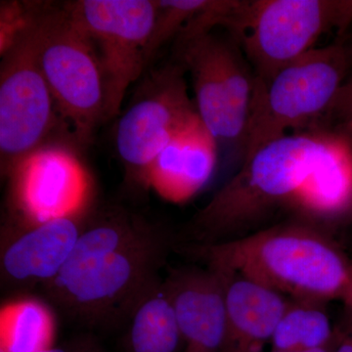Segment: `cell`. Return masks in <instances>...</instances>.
<instances>
[{
    "mask_svg": "<svg viewBox=\"0 0 352 352\" xmlns=\"http://www.w3.org/2000/svg\"><path fill=\"white\" fill-rule=\"evenodd\" d=\"M351 63L352 43L340 38L308 51L267 83L256 78L245 157L289 131H314L349 76Z\"/></svg>",
    "mask_w": 352,
    "mask_h": 352,
    "instance_id": "obj_4",
    "label": "cell"
},
{
    "mask_svg": "<svg viewBox=\"0 0 352 352\" xmlns=\"http://www.w3.org/2000/svg\"><path fill=\"white\" fill-rule=\"evenodd\" d=\"M314 131L325 132L352 144V73L342 83Z\"/></svg>",
    "mask_w": 352,
    "mask_h": 352,
    "instance_id": "obj_22",
    "label": "cell"
},
{
    "mask_svg": "<svg viewBox=\"0 0 352 352\" xmlns=\"http://www.w3.org/2000/svg\"><path fill=\"white\" fill-rule=\"evenodd\" d=\"M186 74L175 59L148 74L118 120V155L127 176L143 184L157 155L199 116L190 99Z\"/></svg>",
    "mask_w": 352,
    "mask_h": 352,
    "instance_id": "obj_10",
    "label": "cell"
},
{
    "mask_svg": "<svg viewBox=\"0 0 352 352\" xmlns=\"http://www.w3.org/2000/svg\"><path fill=\"white\" fill-rule=\"evenodd\" d=\"M210 267L265 285L289 300L352 308V263L325 228L305 219L265 227L241 239L195 245Z\"/></svg>",
    "mask_w": 352,
    "mask_h": 352,
    "instance_id": "obj_2",
    "label": "cell"
},
{
    "mask_svg": "<svg viewBox=\"0 0 352 352\" xmlns=\"http://www.w3.org/2000/svg\"><path fill=\"white\" fill-rule=\"evenodd\" d=\"M351 22L349 0H252L234 38L256 80L267 83L324 34L338 30L342 36Z\"/></svg>",
    "mask_w": 352,
    "mask_h": 352,
    "instance_id": "obj_8",
    "label": "cell"
},
{
    "mask_svg": "<svg viewBox=\"0 0 352 352\" xmlns=\"http://www.w3.org/2000/svg\"><path fill=\"white\" fill-rule=\"evenodd\" d=\"M85 214L61 217L22 227V232L6 245L2 271L17 282L52 281L68 261L78 242Z\"/></svg>",
    "mask_w": 352,
    "mask_h": 352,
    "instance_id": "obj_14",
    "label": "cell"
},
{
    "mask_svg": "<svg viewBox=\"0 0 352 352\" xmlns=\"http://www.w3.org/2000/svg\"><path fill=\"white\" fill-rule=\"evenodd\" d=\"M38 1H1L0 4V56H4L31 29Z\"/></svg>",
    "mask_w": 352,
    "mask_h": 352,
    "instance_id": "obj_21",
    "label": "cell"
},
{
    "mask_svg": "<svg viewBox=\"0 0 352 352\" xmlns=\"http://www.w3.org/2000/svg\"><path fill=\"white\" fill-rule=\"evenodd\" d=\"M332 352H352V308L344 307L342 316L335 324Z\"/></svg>",
    "mask_w": 352,
    "mask_h": 352,
    "instance_id": "obj_23",
    "label": "cell"
},
{
    "mask_svg": "<svg viewBox=\"0 0 352 352\" xmlns=\"http://www.w3.org/2000/svg\"><path fill=\"white\" fill-rule=\"evenodd\" d=\"M327 303L289 300L271 340V351H310L332 346L335 324Z\"/></svg>",
    "mask_w": 352,
    "mask_h": 352,
    "instance_id": "obj_17",
    "label": "cell"
},
{
    "mask_svg": "<svg viewBox=\"0 0 352 352\" xmlns=\"http://www.w3.org/2000/svg\"><path fill=\"white\" fill-rule=\"evenodd\" d=\"M175 60L191 76L197 112L219 149H240L245 157L256 76L240 43L214 30H182Z\"/></svg>",
    "mask_w": 352,
    "mask_h": 352,
    "instance_id": "obj_6",
    "label": "cell"
},
{
    "mask_svg": "<svg viewBox=\"0 0 352 352\" xmlns=\"http://www.w3.org/2000/svg\"><path fill=\"white\" fill-rule=\"evenodd\" d=\"M9 178L13 207L22 227L85 214L91 185L75 148H43L25 159Z\"/></svg>",
    "mask_w": 352,
    "mask_h": 352,
    "instance_id": "obj_11",
    "label": "cell"
},
{
    "mask_svg": "<svg viewBox=\"0 0 352 352\" xmlns=\"http://www.w3.org/2000/svg\"><path fill=\"white\" fill-rule=\"evenodd\" d=\"M329 135L325 150L291 205L300 219L323 228L352 207V164L342 154L344 141Z\"/></svg>",
    "mask_w": 352,
    "mask_h": 352,
    "instance_id": "obj_16",
    "label": "cell"
},
{
    "mask_svg": "<svg viewBox=\"0 0 352 352\" xmlns=\"http://www.w3.org/2000/svg\"><path fill=\"white\" fill-rule=\"evenodd\" d=\"M219 151L214 138L197 116L157 155L146 175L145 185L164 200L184 203L210 182Z\"/></svg>",
    "mask_w": 352,
    "mask_h": 352,
    "instance_id": "obj_13",
    "label": "cell"
},
{
    "mask_svg": "<svg viewBox=\"0 0 352 352\" xmlns=\"http://www.w3.org/2000/svg\"><path fill=\"white\" fill-rule=\"evenodd\" d=\"M157 13L154 28L148 44L147 62L151 63L159 50L177 38L190 21L208 6L210 0H156Z\"/></svg>",
    "mask_w": 352,
    "mask_h": 352,
    "instance_id": "obj_20",
    "label": "cell"
},
{
    "mask_svg": "<svg viewBox=\"0 0 352 352\" xmlns=\"http://www.w3.org/2000/svg\"><path fill=\"white\" fill-rule=\"evenodd\" d=\"M183 342L175 309L163 284L139 302L132 314L131 352H176Z\"/></svg>",
    "mask_w": 352,
    "mask_h": 352,
    "instance_id": "obj_18",
    "label": "cell"
},
{
    "mask_svg": "<svg viewBox=\"0 0 352 352\" xmlns=\"http://www.w3.org/2000/svg\"><path fill=\"white\" fill-rule=\"evenodd\" d=\"M228 279V273L208 266L176 270L163 284L175 309L184 352H220Z\"/></svg>",
    "mask_w": 352,
    "mask_h": 352,
    "instance_id": "obj_12",
    "label": "cell"
},
{
    "mask_svg": "<svg viewBox=\"0 0 352 352\" xmlns=\"http://www.w3.org/2000/svg\"><path fill=\"white\" fill-rule=\"evenodd\" d=\"M228 274L226 332L220 352H264L289 298L251 278Z\"/></svg>",
    "mask_w": 352,
    "mask_h": 352,
    "instance_id": "obj_15",
    "label": "cell"
},
{
    "mask_svg": "<svg viewBox=\"0 0 352 352\" xmlns=\"http://www.w3.org/2000/svg\"><path fill=\"white\" fill-rule=\"evenodd\" d=\"M36 34L39 66L58 112L76 147H85L108 122L105 78L96 50L64 4L38 2Z\"/></svg>",
    "mask_w": 352,
    "mask_h": 352,
    "instance_id": "obj_5",
    "label": "cell"
},
{
    "mask_svg": "<svg viewBox=\"0 0 352 352\" xmlns=\"http://www.w3.org/2000/svg\"><path fill=\"white\" fill-rule=\"evenodd\" d=\"M74 24L94 43L107 91V120L120 115L129 87L149 65L156 19L154 0H78L64 3Z\"/></svg>",
    "mask_w": 352,
    "mask_h": 352,
    "instance_id": "obj_9",
    "label": "cell"
},
{
    "mask_svg": "<svg viewBox=\"0 0 352 352\" xmlns=\"http://www.w3.org/2000/svg\"><path fill=\"white\" fill-rule=\"evenodd\" d=\"M61 129L72 138L58 112L56 103L39 66L34 19L31 29L1 57L0 168L2 176L10 177L25 159L38 150L48 146L61 145L53 138Z\"/></svg>",
    "mask_w": 352,
    "mask_h": 352,
    "instance_id": "obj_7",
    "label": "cell"
},
{
    "mask_svg": "<svg viewBox=\"0 0 352 352\" xmlns=\"http://www.w3.org/2000/svg\"><path fill=\"white\" fill-rule=\"evenodd\" d=\"M55 322L50 308L36 300L8 303L0 311V349L39 352L53 346Z\"/></svg>",
    "mask_w": 352,
    "mask_h": 352,
    "instance_id": "obj_19",
    "label": "cell"
},
{
    "mask_svg": "<svg viewBox=\"0 0 352 352\" xmlns=\"http://www.w3.org/2000/svg\"><path fill=\"white\" fill-rule=\"evenodd\" d=\"M0 352H7V351H3V349H0Z\"/></svg>",
    "mask_w": 352,
    "mask_h": 352,
    "instance_id": "obj_26",
    "label": "cell"
},
{
    "mask_svg": "<svg viewBox=\"0 0 352 352\" xmlns=\"http://www.w3.org/2000/svg\"><path fill=\"white\" fill-rule=\"evenodd\" d=\"M168 248L163 231L113 208L83 227L64 267L46 286L61 307L88 322L132 314L159 286Z\"/></svg>",
    "mask_w": 352,
    "mask_h": 352,
    "instance_id": "obj_1",
    "label": "cell"
},
{
    "mask_svg": "<svg viewBox=\"0 0 352 352\" xmlns=\"http://www.w3.org/2000/svg\"><path fill=\"white\" fill-rule=\"evenodd\" d=\"M331 346L327 347V349H316V351H270V352H332V351H331Z\"/></svg>",
    "mask_w": 352,
    "mask_h": 352,
    "instance_id": "obj_25",
    "label": "cell"
},
{
    "mask_svg": "<svg viewBox=\"0 0 352 352\" xmlns=\"http://www.w3.org/2000/svg\"><path fill=\"white\" fill-rule=\"evenodd\" d=\"M329 138L319 131L289 133L245 157L240 170L189 224L195 245L241 239L261 230L278 208L291 207Z\"/></svg>",
    "mask_w": 352,
    "mask_h": 352,
    "instance_id": "obj_3",
    "label": "cell"
},
{
    "mask_svg": "<svg viewBox=\"0 0 352 352\" xmlns=\"http://www.w3.org/2000/svg\"><path fill=\"white\" fill-rule=\"evenodd\" d=\"M39 352H103L91 340L72 342L64 346H51Z\"/></svg>",
    "mask_w": 352,
    "mask_h": 352,
    "instance_id": "obj_24",
    "label": "cell"
}]
</instances>
